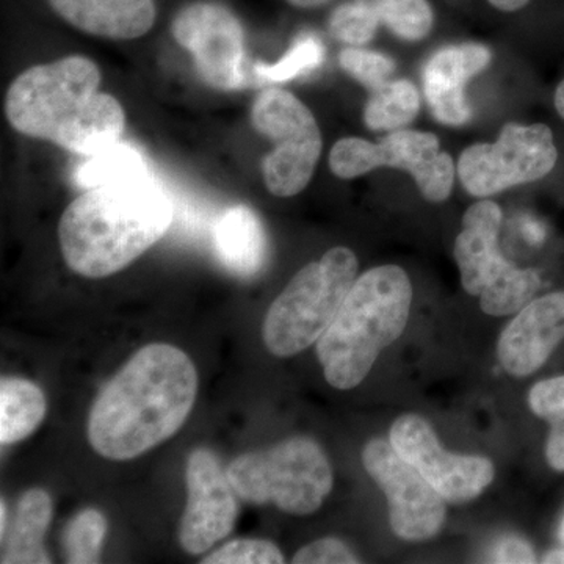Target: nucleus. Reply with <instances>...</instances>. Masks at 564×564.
Returning a JSON list of instances; mask_svg holds the SVG:
<instances>
[{"instance_id":"nucleus-37","label":"nucleus","mask_w":564,"mask_h":564,"mask_svg":"<svg viewBox=\"0 0 564 564\" xmlns=\"http://www.w3.org/2000/svg\"><path fill=\"white\" fill-rule=\"evenodd\" d=\"M560 538H562L563 544H564V521L562 524V530H560Z\"/></svg>"},{"instance_id":"nucleus-6","label":"nucleus","mask_w":564,"mask_h":564,"mask_svg":"<svg viewBox=\"0 0 564 564\" xmlns=\"http://www.w3.org/2000/svg\"><path fill=\"white\" fill-rule=\"evenodd\" d=\"M229 481L245 502L274 503L289 514H313L333 489V469L321 445L296 436L229 464Z\"/></svg>"},{"instance_id":"nucleus-23","label":"nucleus","mask_w":564,"mask_h":564,"mask_svg":"<svg viewBox=\"0 0 564 564\" xmlns=\"http://www.w3.org/2000/svg\"><path fill=\"white\" fill-rule=\"evenodd\" d=\"M380 24L406 41L425 39L433 29L434 14L426 0H361Z\"/></svg>"},{"instance_id":"nucleus-28","label":"nucleus","mask_w":564,"mask_h":564,"mask_svg":"<svg viewBox=\"0 0 564 564\" xmlns=\"http://www.w3.org/2000/svg\"><path fill=\"white\" fill-rule=\"evenodd\" d=\"M339 63L345 73L362 84L370 93L383 87L395 69V63L380 52L348 47L340 52Z\"/></svg>"},{"instance_id":"nucleus-14","label":"nucleus","mask_w":564,"mask_h":564,"mask_svg":"<svg viewBox=\"0 0 564 564\" xmlns=\"http://www.w3.org/2000/svg\"><path fill=\"white\" fill-rule=\"evenodd\" d=\"M185 481L188 499L180 541L187 554L202 555L232 532L239 513L237 494L228 473L207 448H198L188 456Z\"/></svg>"},{"instance_id":"nucleus-7","label":"nucleus","mask_w":564,"mask_h":564,"mask_svg":"<svg viewBox=\"0 0 564 564\" xmlns=\"http://www.w3.org/2000/svg\"><path fill=\"white\" fill-rule=\"evenodd\" d=\"M502 210L492 202H478L466 210L456 237L455 261L464 291L480 296L484 313L492 317L518 314L541 288L540 274L507 261L499 248Z\"/></svg>"},{"instance_id":"nucleus-3","label":"nucleus","mask_w":564,"mask_h":564,"mask_svg":"<svg viewBox=\"0 0 564 564\" xmlns=\"http://www.w3.org/2000/svg\"><path fill=\"white\" fill-rule=\"evenodd\" d=\"M170 223L172 204L150 173L87 188L63 212V258L80 276H110L158 243Z\"/></svg>"},{"instance_id":"nucleus-10","label":"nucleus","mask_w":564,"mask_h":564,"mask_svg":"<svg viewBox=\"0 0 564 564\" xmlns=\"http://www.w3.org/2000/svg\"><path fill=\"white\" fill-rule=\"evenodd\" d=\"M554 132L545 124L503 126L494 143H475L459 155V181L477 198L549 176L558 163Z\"/></svg>"},{"instance_id":"nucleus-18","label":"nucleus","mask_w":564,"mask_h":564,"mask_svg":"<svg viewBox=\"0 0 564 564\" xmlns=\"http://www.w3.org/2000/svg\"><path fill=\"white\" fill-rule=\"evenodd\" d=\"M215 248L223 265L240 278L254 276L267 256L262 223L248 206L229 207L215 228Z\"/></svg>"},{"instance_id":"nucleus-20","label":"nucleus","mask_w":564,"mask_h":564,"mask_svg":"<svg viewBox=\"0 0 564 564\" xmlns=\"http://www.w3.org/2000/svg\"><path fill=\"white\" fill-rule=\"evenodd\" d=\"M47 403L40 386L24 378L7 377L0 381V444L24 441L44 421Z\"/></svg>"},{"instance_id":"nucleus-2","label":"nucleus","mask_w":564,"mask_h":564,"mask_svg":"<svg viewBox=\"0 0 564 564\" xmlns=\"http://www.w3.org/2000/svg\"><path fill=\"white\" fill-rule=\"evenodd\" d=\"M101 79L98 65L82 55L25 69L7 91L11 128L84 158L110 150L124 135L126 113L99 91Z\"/></svg>"},{"instance_id":"nucleus-31","label":"nucleus","mask_w":564,"mask_h":564,"mask_svg":"<svg viewBox=\"0 0 564 564\" xmlns=\"http://www.w3.org/2000/svg\"><path fill=\"white\" fill-rule=\"evenodd\" d=\"M489 562L492 563H534L533 549L521 538H505L499 544L494 545Z\"/></svg>"},{"instance_id":"nucleus-29","label":"nucleus","mask_w":564,"mask_h":564,"mask_svg":"<svg viewBox=\"0 0 564 564\" xmlns=\"http://www.w3.org/2000/svg\"><path fill=\"white\" fill-rule=\"evenodd\" d=\"M203 564H281L278 545L263 540H236L202 560Z\"/></svg>"},{"instance_id":"nucleus-24","label":"nucleus","mask_w":564,"mask_h":564,"mask_svg":"<svg viewBox=\"0 0 564 564\" xmlns=\"http://www.w3.org/2000/svg\"><path fill=\"white\" fill-rule=\"evenodd\" d=\"M325 46L318 36L314 33L304 32L299 36L285 52L280 62L267 65V63H256L252 68L254 79L258 84H282L296 79V77L307 76L313 70L321 68L325 61Z\"/></svg>"},{"instance_id":"nucleus-9","label":"nucleus","mask_w":564,"mask_h":564,"mask_svg":"<svg viewBox=\"0 0 564 564\" xmlns=\"http://www.w3.org/2000/svg\"><path fill=\"white\" fill-rule=\"evenodd\" d=\"M383 166L410 173L432 203L445 202L454 188V159L441 150L434 133L399 129L380 143L350 137L337 141L329 154V169L340 180H352Z\"/></svg>"},{"instance_id":"nucleus-26","label":"nucleus","mask_w":564,"mask_h":564,"mask_svg":"<svg viewBox=\"0 0 564 564\" xmlns=\"http://www.w3.org/2000/svg\"><path fill=\"white\" fill-rule=\"evenodd\" d=\"M107 521L95 508L80 511L70 519L63 534L66 562L73 564L98 563L101 555Z\"/></svg>"},{"instance_id":"nucleus-5","label":"nucleus","mask_w":564,"mask_h":564,"mask_svg":"<svg viewBox=\"0 0 564 564\" xmlns=\"http://www.w3.org/2000/svg\"><path fill=\"white\" fill-rule=\"evenodd\" d=\"M356 274L358 259L345 247L303 267L267 313L262 336L269 351L289 358L317 343L339 313Z\"/></svg>"},{"instance_id":"nucleus-12","label":"nucleus","mask_w":564,"mask_h":564,"mask_svg":"<svg viewBox=\"0 0 564 564\" xmlns=\"http://www.w3.org/2000/svg\"><path fill=\"white\" fill-rule=\"evenodd\" d=\"M362 463L388 497L389 519L397 536L422 543L441 532L447 513L444 497L393 448L391 441H370L364 448Z\"/></svg>"},{"instance_id":"nucleus-35","label":"nucleus","mask_w":564,"mask_h":564,"mask_svg":"<svg viewBox=\"0 0 564 564\" xmlns=\"http://www.w3.org/2000/svg\"><path fill=\"white\" fill-rule=\"evenodd\" d=\"M543 563H564V547L549 552L543 556Z\"/></svg>"},{"instance_id":"nucleus-21","label":"nucleus","mask_w":564,"mask_h":564,"mask_svg":"<svg viewBox=\"0 0 564 564\" xmlns=\"http://www.w3.org/2000/svg\"><path fill=\"white\" fill-rule=\"evenodd\" d=\"M421 110V95L413 82L388 80L383 87L372 91L364 121L372 131H399L410 124Z\"/></svg>"},{"instance_id":"nucleus-13","label":"nucleus","mask_w":564,"mask_h":564,"mask_svg":"<svg viewBox=\"0 0 564 564\" xmlns=\"http://www.w3.org/2000/svg\"><path fill=\"white\" fill-rule=\"evenodd\" d=\"M389 437L393 448L413 464L445 502H473L492 484L496 469L488 458L444 451L432 425L421 415H400Z\"/></svg>"},{"instance_id":"nucleus-4","label":"nucleus","mask_w":564,"mask_h":564,"mask_svg":"<svg viewBox=\"0 0 564 564\" xmlns=\"http://www.w3.org/2000/svg\"><path fill=\"white\" fill-rule=\"evenodd\" d=\"M411 303L413 285L402 267H375L361 274L317 340L326 381L339 391L361 384L380 352L402 336Z\"/></svg>"},{"instance_id":"nucleus-15","label":"nucleus","mask_w":564,"mask_h":564,"mask_svg":"<svg viewBox=\"0 0 564 564\" xmlns=\"http://www.w3.org/2000/svg\"><path fill=\"white\" fill-rule=\"evenodd\" d=\"M564 339V291L532 300L500 334L497 355L513 377L540 370Z\"/></svg>"},{"instance_id":"nucleus-11","label":"nucleus","mask_w":564,"mask_h":564,"mask_svg":"<svg viewBox=\"0 0 564 564\" xmlns=\"http://www.w3.org/2000/svg\"><path fill=\"white\" fill-rule=\"evenodd\" d=\"M172 32L212 88L236 91L247 87L245 32L231 10L217 2L191 3L174 17Z\"/></svg>"},{"instance_id":"nucleus-1","label":"nucleus","mask_w":564,"mask_h":564,"mask_svg":"<svg viewBox=\"0 0 564 564\" xmlns=\"http://www.w3.org/2000/svg\"><path fill=\"white\" fill-rule=\"evenodd\" d=\"M198 393L192 359L170 344L141 348L107 383L91 408V447L111 462L137 458L170 440Z\"/></svg>"},{"instance_id":"nucleus-33","label":"nucleus","mask_w":564,"mask_h":564,"mask_svg":"<svg viewBox=\"0 0 564 564\" xmlns=\"http://www.w3.org/2000/svg\"><path fill=\"white\" fill-rule=\"evenodd\" d=\"M554 106L556 113H558L564 120V79L560 82L558 87H556Z\"/></svg>"},{"instance_id":"nucleus-30","label":"nucleus","mask_w":564,"mask_h":564,"mask_svg":"<svg viewBox=\"0 0 564 564\" xmlns=\"http://www.w3.org/2000/svg\"><path fill=\"white\" fill-rule=\"evenodd\" d=\"M292 563L295 564H356L359 563L358 556L352 554L350 547L337 538H323L304 545L293 556Z\"/></svg>"},{"instance_id":"nucleus-34","label":"nucleus","mask_w":564,"mask_h":564,"mask_svg":"<svg viewBox=\"0 0 564 564\" xmlns=\"http://www.w3.org/2000/svg\"><path fill=\"white\" fill-rule=\"evenodd\" d=\"M292 6L300 7V9H315V7H321L323 3L328 2V0H289Z\"/></svg>"},{"instance_id":"nucleus-19","label":"nucleus","mask_w":564,"mask_h":564,"mask_svg":"<svg viewBox=\"0 0 564 564\" xmlns=\"http://www.w3.org/2000/svg\"><path fill=\"white\" fill-rule=\"evenodd\" d=\"M54 505L43 489H31L18 502L13 529L7 538L2 564H50L43 547L44 534L52 521Z\"/></svg>"},{"instance_id":"nucleus-27","label":"nucleus","mask_w":564,"mask_h":564,"mask_svg":"<svg viewBox=\"0 0 564 564\" xmlns=\"http://www.w3.org/2000/svg\"><path fill=\"white\" fill-rule=\"evenodd\" d=\"M380 22L361 0L343 3L329 18V32L334 39L359 47L372 41Z\"/></svg>"},{"instance_id":"nucleus-32","label":"nucleus","mask_w":564,"mask_h":564,"mask_svg":"<svg viewBox=\"0 0 564 564\" xmlns=\"http://www.w3.org/2000/svg\"><path fill=\"white\" fill-rule=\"evenodd\" d=\"M492 7L502 11H518L524 9L530 0H488Z\"/></svg>"},{"instance_id":"nucleus-8","label":"nucleus","mask_w":564,"mask_h":564,"mask_svg":"<svg viewBox=\"0 0 564 564\" xmlns=\"http://www.w3.org/2000/svg\"><path fill=\"white\" fill-rule=\"evenodd\" d=\"M256 131L273 143L262 159L265 187L274 196L299 195L313 180L322 154V133L313 111L292 93L269 88L252 104Z\"/></svg>"},{"instance_id":"nucleus-36","label":"nucleus","mask_w":564,"mask_h":564,"mask_svg":"<svg viewBox=\"0 0 564 564\" xmlns=\"http://www.w3.org/2000/svg\"><path fill=\"white\" fill-rule=\"evenodd\" d=\"M0 514H2V518H0V536L6 538V525H7V505L2 500V505H0Z\"/></svg>"},{"instance_id":"nucleus-16","label":"nucleus","mask_w":564,"mask_h":564,"mask_svg":"<svg viewBox=\"0 0 564 564\" xmlns=\"http://www.w3.org/2000/svg\"><path fill=\"white\" fill-rule=\"evenodd\" d=\"M491 51L481 44H459L437 51L423 68V93L434 118L443 124L462 126L470 120L467 82L488 68Z\"/></svg>"},{"instance_id":"nucleus-25","label":"nucleus","mask_w":564,"mask_h":564,"mask_svg":"<svg viewBox=\"0 0 564 564\" xmlns=\"http://www.w3.org/2000/svg\"><path fill=\"white\" fill-rule=\"evenodd\" d=\"M147 173L150 172L139 152L129 144L118 143L101 154L88 158V162L77 170L76 181L80 187L91 188Z\"/></svg>"},{"instance_id":"nucleus-17","label":"nucleus","mask_w":564,"mask_h":564,"mask_svg":"<svg viewBox=\"0 0 564 564\" xmlns=\"http://www.w3.org/2000/svg\"><path fill=\"white\" fill-rule=\"evenodd\" d=\"M52 10L79 31L109 40L147 35L155 21L154 0H47Z\"/></svg>"},{"instance_id":"nucleus-22","label":"nucleus","mask_w":564,"mask_h":564,"mask_svg":"<svg viewBox=\"0 0 564 564\" xmlns=\"http://www.w3.org/2000/svg\"><path fill=\"white\" fill-rule=\"evenodd\" d=\"M530 410L551 425L545 458L549 466L564 473V375L540 381L530 389Z\"/></svg>"}]
</instances>
